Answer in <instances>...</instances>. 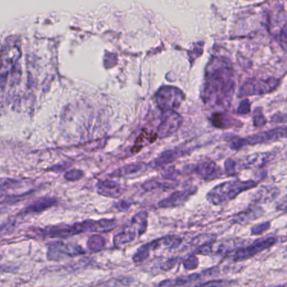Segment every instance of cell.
Returning a JSON list of instances; mask_svg holds the SVG:
<instances>
[{
  "label": "cell",
  "instance_id": "ba28073f",
  "mask_svg": "<svg viewBox=\"0 0 287 287\" xmlns=\"http://www.w3.org/2000/svg\"><path fill=\"white\" fill-rule=\"evenodd\" d=\"M276 243V239L274 237L264 238L261 240H258L255 242L253 243L252 245L246 248L238 249L235 252L232 257V259L236 261H243L247 259H250L251 257L256 255L260 252L266 250L268 248L273 246Z\"/></svg>",
  "mask_w": 287,
  "mask_h": 287
},
{
  "label": "cell",
  "instance_id": "ffe728a7",
  "mask_svg": "<svg viewBox=\"0 0 287 287\" xmlns=\"http://www.w3.org/2000/svg\"><path fill=\"white\" fill-rule=\"evenodd\" d=\"M136 236H137V233L135 231L132 230L129 227H127L124 230H123V232L117 234L116 236H114V245L116 246L125 245L127 243L131 242V241L136 240Z\"/></svg>",
  "mask_w": 287,
  "mask_h": 287
},
{
  "label": "cell",
  "instance_id": "4316f807",
  "mask_svg": "<svg viewBox=\"0 0 287 287\" xmlns=\"http://www.w3.org/2000/svg\"><path fill=\"white\" fill-rule=\"evenodd\" d=\"M183 266L187 270H194L198 266V259L194 255H192L184 260Z\"/></svg>",
  "mask_w": 287,
  "mask_h": 287
},
{
  "label": "cell",
  "instance_id": "4fadbf2b",
  "mask_svg": "<svg viewBox=\"0 0 287 287\" xmlns=\"http://www.w3.org/2000/svg\"><path fill=\"white\" fill-rule=\"evenodd\" d=\"M271 154L267 152L252 154L245 158V162H243L242 167L244 169L260 168L269 162Z\"/></svg>",
  "mask_w": 287,
  "mask_h": 287
},
{
  "label": "cell",
  "instance_id": "1f68e13d",
  "mask_svg": "<svg viewBox=\"0 0 287 287\" xmlns=\"http://www.w3.org/2000/svg\"><path fill=\"white\" fill-rule=\"evenodd\" d=\"M272 122L285 123V122H287V114H280V116L272 117Z\"/></svg>",
  "mask_w": 287,
  "mask_h": 287
},
{
  "label": "cell",
  "instance_id": "6da1fadb",
  "mask_svg": "<svg viewBox=\"0 0 287 287\" xmlns=\"http://www.w3.org/2000/svg\"><path fill=\"white\" fill-rule=\"evenodd\" d=\"M234 92V74L228 65L219 62L206 71L203 90V100L206 103L228 107Z\"/></svg>",
  "mask_w": 287,
  "mask_h": 287
},
{
  "label": "cell",
  "instance_id": "ac0fdd59",
  "mask_svg": "<svg viewBox=\"0 0 287 287\" xmlns=\"http://www.w3.org/2000/svg\"><path fill=\"white\" fill-rule=\"evenodd\" d=\"M279 192V189L276 188H263L257 192L254 200L258 202H270L277 197Z\"/></svg>",
  "mask_w": 287,
  "mask_h": 287
},
{
  "label": "cell",
  "instance_id": "7a4b0ae2",
  "mask_svg": "<svg viewBox=\"0 0 287 287\" xmlns=\"http://www.w3.org/2000/svg\"><path fill=\"white\" fill-rule=\"evenodd\" d=\"M116 225V221L114 219L86 220L71 225L50 226L45 228H40L36 231V234L50 239H66L83 232H109L113 230Z\"/></svg>",
  "mask_w": 287,
  "mask_h": 287
},
{
  "label": "cell",
  "instance_id": "d4e9b609",
  "mask_svg": "<svg viewBox=\"0 0 287 287\" xmlns=\"http://www.w3.org/2000/svg\"><path fill=\"white\" fill-rule=\"evenodd\" d=\"M270 228H271V223H270V222H265V223H259V224L254 226V227L251 228V234H261V233H263V232L268 230Z\"/></svg>",
  "mask_w": 287,
  "mask_h": 287
},
{
  "label": "cell",
  "instance_id": "30bf717a",
  "mask_svg": "<svg viewBox=\"0 0 287 287\" xmlns=\"http://www.w3.org/2000/svg\"><path fill=\"white\" fill-rule=\"evenodd\" d=\"M197 188H190L187 190L173 192L167 198L161 201L158 206L162 208H169V207L180 206V205L184 204L186 202H188L192 195H194L197 192Z\"/></svg>",
  "mask_w": 287,
  "mask_h": 287
},
{
  "label": "cell",
  "instance_id": "8fae6325",
  "mask_svg": "<svg viewBox=\"0 0 287 287\" xmlns=\"http://www.w3.org/2000/svg\"><path fill=\"white\" fill-rule=\"evenodd\" d=\"M215 273V270L211 269L202 272V273L192 274L188 276H181V277L171 279V280H163L160 283L158 287H179L182 285H188L193 281L200 280L202 276H208Z\"/></svg>",
  "mask_w": 287,
  "mask_h": 287
},
{
  "label": "cell",
  "instance_id": "f546056e",
  "mask_svg": "<svg viewBox=\"0 0 287 287\" xmlns=\"http://www.w3.org/2000/svg\"><path fill=\"white\" fill-rule=\"evenodd\" d=\"M17 271H18V267L16 266L0 265V273H16Z\"/></svg>",
  "mask_w": 287,
  "mask_h": 287
},
{
  "label": "cell",
  "instance_id": "7402d4cb",
  "mask_svg": "<svg viewBox=\"0 0 287 287\" xmlns=\"http://www.w3.org/2000/svg\"><path fill=\"white\" fill-rule=\"evenodd\" d=\"M262 210L259 208L249 209L248 211L240 214L237 217V222H249L253 219H258L262 214Z\"/></svg>",
  "mask_w": 287,
  "mask_h": 287
},
{
  "label": "cell",
  "instance_id": "e0dca14e",
  "mask_svg": "<svg viewBox=\"0 0 287 287\" xmlns=\"http://www.w3.org/2000/svg\"><path fill=\"white\" fill-rule=\"evenodd\" d=\"M57 202V200L51 197H43L41 199L37 200L36 202H34L32 204L27 206L24 210V214H36V213H40L43 212L45 209L49 208L50 206H53Z\"/></svg>",
  "mask_w": 287,
  "mask_h": 287
},
{
  "label": "cell",
  "instance_id": "3957f363",
  "mask_svg": "<svg viewBox=\"0 0 287 287\" xmlns=\"http://www.w3.org/2000/svg\"><path fill=\"white\" fill-rule=\"evenodd\" d=\"M257 185L258 182L253 180H228L214 187L206 195V199L213 204H222L234 199L240 193L255 188Z\"/></svg>",
  "mask_w": 287,
  "mask_h": 287
},
{
  "label": "cell",
  "instance_id": "5bb4252c",
  "mask_svg": "<svg viewBox=\"0 0 287 287\" xmlns=\"http://www.w3.org/2000/svg\"><path fill=\"white\" fill-rule=\"evenodd\" d=\"M150 167V165L144 164V163H134V164L127 165L123 166L121 168L118 169L110 175L111 176H117V177H124V176H131L139 175L144 171H146Z\"/></svg>",
  "mask_w": 287,
  "mask_h": 287
},
{
  "label": "cell",
  "instance_id": "8992f818",
  "mask_svg": "<svg viewBox=\"0 0 287 287\" xmlns=\"http://www.w3.org/2000/svg\"><path fill=\"white\" fill-rule=\"evenodd\" d=\"M157 107L162 112L176 110L185 99V95L179 88L172 86H164L155 94Z\"/></svg>",
  "mask_w": 287,
  "mask_h": 287
},
{
  "label": "cell",
  "instance_id": "277c9868",
  "mask_svg": "<svg viewBox=\"0 0 287 287\" xmlns=\"http://www.w3.org/2000/svg\"><path fill=\"white\" fill-rule=\"evenodd\" d=\"M285 138H287V126L278 127L271 131L247 136L246 138H232L230 141V147L233 150H239L246 145L270 144Z\"/></svg>",
  "mask_w": 287,
  "mask_h": 287
},
{
  "label": "cell",
  "instance_id": "d6986e66",
  "mask_svg": "<svg viewBox=\"0 0 287 287\" xmlns=\"http://www.w3.org/2000/svg\"><path fill=\"white\" fill-rule=\"evenodd\" d=\"M218 170V166L214 162H204L197 164L195 168V172L198 176L203 178L210 177Z\"/></svg>",
  "mask_w": 287,
  "mask_h": 287
},
{
  "label": "cell",
  "instance_id": "52a82bcc",
  "mask_svg": "<svg viewBox=\"0 0 287 287\" xmlns=\"http://www.w3.org/2000/svg\"><path fill=\"white\" fill-rule=\"evenodd\" d=\"M85 253L82 249L81 246L79 245H71V244H66L62 241H56L50 243L48 245L47 256L48 260L60 261L62 259L71 258V257L80 255Z\"/></svg>",
  "mask_w": 287,
  "mask_h": 287
},
{
  "label": "cell",
  "instance_id": "83f0119b",
  "mask_svg": "<svg viewBox=\"0 0 287 287\" xmlns=\"http://www.w3.org/2000/svg\"><path fill=\"white\" fill-rule=\"evenodd\" d=\"M83 176V172L79 170H72L65 174V178L68 180H76L81 179Z\"/></svg>",
  "mask_w": 287,
  "mask_h": 287
},
{
  "label": "cell",
  "instance_id": "5b68a950",
  "mask_svg": "<svg viewBox=\"0 0 287 287\" xmlns=\"http://www.w3.org/2000/svg\"><path fill=\"white\" fill-rule=\"evenodd\" d=\"M280 84V80L275 77L249 79L240 88L238 95L240 97L266 95L276 90Z\"/></svg>",
  "mask_w": 287,
  "mask_h": 287
},
{
  "label": "cell",
  "instance_id": "d6a6232c",
  "mask_svg": "<svg viewBox=\"0 0 287 287\" xmlns=\"http://www.w3.org/2000/svg\"><path fill=\"white\" fill-rule=\"evenodd\" d=\"M3 259L2 254H0V261H1V259Z\"/></svg>",
  "mask_w": 287,
  "mask_h": 287
},
{
  "label": "cell",
  "instance_id": "7c38bea8",
  "mask_svg": "<svg viewBox=\"0 0 287 287\" xmlns=\"http://www.w3.org/2000/svg\"><path fill=\"white\" fill-rule=\"evenodd\" d=\"M97 192L105 197L117 198L122 195V191L119 184L114 180H101L97 184Z\"/></svg>",
  "mask_w": 287,
  "mask_h": 287
},
{
  "label": "cell",
  "instance_id": "4dcf8cb0",
  "mask_svg": "<svg viewBox=\"0 0 287 287\" xmlns=\"http://www.w3.org/2000/svg\"><path fill=\"white\" fill-rule=\"evenodd\" d=\"M114 206L117 209H119V211H127L131 207V202H126V201H121V202L114 203Z\"/></svg>",
  "mask_w": 287,
  "mask_h": 287
},
{
  "label": "cell",
  "instance_id": "484cf974",
  "mask_svg": "<svg viewBox=\"0 0 287 287\" xmlns=\"http://www.w3.org/2000/svg\"><path fill=\"white\" fill-rule=\"evenodd\" d=\"M250 111H251V103L249 102V100H243L238 107L237 114L240 115H246L249 114Z\"/></svg>",
  "mask_w": 287,
  "mask_h": 287
},
{
  "label": "cell",
  "instance_id": "9c48e42d",
  "mask_svg": "<svg viewBox=\"0 0 287 287\" xmlns=\"http://www.w3.org/2000/svg\"><path fill=\"white\" fill-rule=\"evenodd\" d=\"M162 123H160L157 128V137L166 138L173 135L178 128H180L183 119L180 114L175 110L163 112Z\"/></svg>",
  "mask_w": 287,
  "mask_h": 287
},
{
  "label": "cell",
  "instance_id": "cb8c5ba5",
  "mask_svg": "<svg viewBox=\"0 0 287 287\" xmlns=\"http://www.w3.org/2000/svg\"><path fill=\"white\" fill-rule=\"evenodd\" d=\"M253 122H254V125L256 128L263 127L267 123V119H266V117L264 115L263 111H262V109H260V108H257L255 111H254V116H253Z\"/></svg>",
  "mask_w": 287,
  "mask_h": 287
},
{
  "label": "cell",
  "instance_id": "44dd1931",
  "mask_svg": "<svg viewBox=\"0 0 287 287\" xmlns=\"http://www.w3.org/2000/svg\"><path fill=\"white\" fill-rule=\"evenodd\" d=\"M106 245L105 238L101 235H93L89 238L88 241V249L93 250V251H99L101 249H103V247Z\"/></svg>",
  "mask_w": 287,
  "mask_h": 287
},
{
  "label": "cell",
  "instance_id": "9a60e30c",
  "mask_svg": "<svg viewBox=\"0 0 287 287\" xmlns=\"http://www.w3.org/2000/svg\"><path fill=\"white\" fill-rule=\"evenodd\" d=\"M181 155H182V152L177 149L166 150L159 157H157L156 159L154 160V162L150 165V166L153 168H160L169 163H172Z\"/></svg>",
  "mask_w": 287,
  "mask_h": 287
},
{
  "label": "cell",
  "instance_id": "603a6c76",
  "mask_svg": "<svg viewBox=\"0 0 287 287\" xmlns=\"http://www.w3.org/2000/svg\"><path fill=\"white\" fill-rule=\"evenodd\" d=\"M172 188V186L170 183H165L160 181V180H151L145 182L143 185V188H145L146 191L155 190V189H169Z\"/></svg>",
  "mask_w": 287,
  "mask_h": 287
},
{
  "label": "cell",
  "instance_id": "f1b7e54d",
  "mask_svg": "<svg viewBox=\"0 0 287 287\" xmlns=\"http://www.w3.org/2000/svg\"><path fill=\"white\" fill-rule=\"evenodd\" d=\"M225 171L228 175L232 176L235 174V167H236V162L232 159H228L225 162Z\"/></svg>",
  "mask_w": 287,
  "mask_h": 287
},
{
  "label": "cell",
  "instance_id": "836d02e7",
  "mask_svg": "<svg viewBox=\"0 0 287 287\" xmlns=\"http://www.w3.org/2000/svg\"><path fill=\"white\" fill-rule=\"evenodd\" d=\"M287 209V208H286Z\"/></svg>",
  "mask_w": 287,
  "mask_h": 287
},
{
  "label": "cell",
  "instance_id": "2e32d148",
  "mask_svg": "<svg viewBox=\"0 0 287 287\" xmlns=\"http://www.w3.org/2000/svg\"><path fill=\"white\" fill-rule=\"evenodd\" d=\"M212 123L214 127L221 129H227V128H232L234 126H238L240 122L232 119L228 114L224 113H215L213 114L211 118Z\"/></svg>",
  "mask_w": 287,
  "mask_h": 287
}]
</instances>
